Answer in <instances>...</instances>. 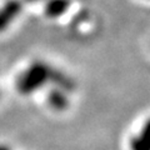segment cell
<instances>
[{
	"label": "cell",
	"instance_id": "cell-1",
	"mask_svg": "<svg viewBox=\"0 0 150 150\" xmlns=\"http://www.w3.org/2000/svg\"><path fill=\"white\" fill-rule=\"evenodd\" d=\"M53 69L45 62H34L19 75L16 80V90L23 95H29L50 83Z\"/></svg>",
	"mask_w": 150,
	"mask_h": 150
},
{
	"label": "cell",
	"instance_id": "cell-2",
	"mask_svg": "<svg viewBox=\"0 0 150 150\" xmlns=\"http://www.w3.org/2000/svg\"><path fill=\"white\" fill-rule=\"evenodd\" d=\"M48 104L53 108L54 110L67 109V106L69 105L67 91H64L63 89H60V88L54 86L53 90H50L48 94Z\"/></svg>",
	"mask_w": 150,
	"mask_h": 150
},
{
	"label": "cell",
	"instance_id": "cell-3",
	"mask_svg": "<svg viewBox=\"0 0 150 150\" xmlns=\"http://www.w3.org/2000/svg\"><path fill=\"white\" fill-rule=\"evenodd\" d=\"M131 150H149V124L144 125L143 130L131 140Z\"/></svg>",
	"mask_w": 150,
	"mask_h": 150
},
{
	"label": "cell",
	"instance_id": "cell-4",
	"mask_svg": "<svg viewBox=\"0 0 150 150\" xmlns=\"http://www.w3.org/2000/svg\"><path fill=\"white\" fill-rule=\"evenodd\" d=\"M18 10H19L18 6L9 5L0 11V31H3L14 20V18L18 14Z\"/></svg>",
	"mask_w": 150,
	"mask_h": 150
},
{
	"label": "cell",
	"instance_id": "cell-5",
	"mask_svg": "<svg viewBox=\"0 0 150 150\" xmlns=\"http://www.w3.org/2000/svg\"><path fill=\"white\" fill-rule=\"evenodd\" d=\"M0 150H11L9 146H6V145H4V144H0Z\"/></svg>",
	"mask_w": 150,
	"mask_h": 150
},
{
	"label": "cell",
	"instance_id": "cell-6",
	"mask_svg": "<svg viewBox=\"0 0 150 150\" xmlns=\"http://www.w3.org/2000/svg\"><path fill=\"white\" fill-rule=\"evenodd\" d=\"M0 95H1V93H0Z\"/></svg>",
	"mask_w": 150,
	"mask_h": 150
}]
</instances>
